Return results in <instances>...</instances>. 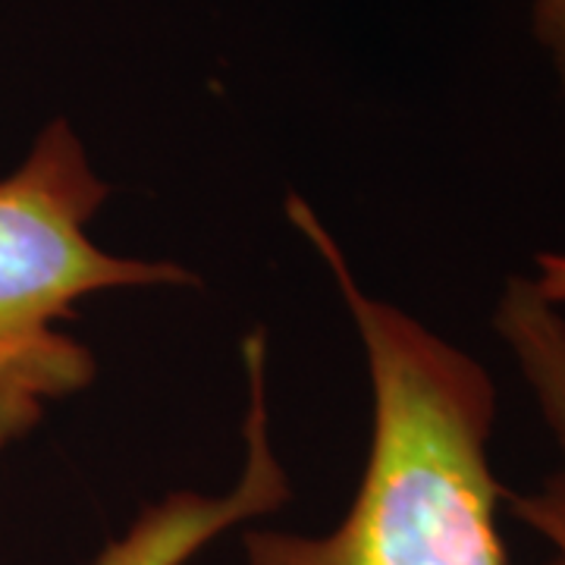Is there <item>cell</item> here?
Instances as JSON below:
<instances>
[{"instance_id":"6da1fadb","label":"cell","mask_w":565,"mask_h":565,"mask_svg":"<svg viewBox=\"0 0 565 565\" xmlns=\"http://www.w3.org/2000/svg\"><path fill=\"white\" fill-rule=\"evenodd\" d=\"M286 217L327 267L371 386V440L345 515L323 534L252 527L248 565H505L490 462L497 384L471 352L390 299L371 296L311 204Z\"/></svg>"},{"instance_id":"7a4b0ae2","label":"cell","mask_w":565,"mask_h":565,"mask_svg":"<svg viewBox=\"0 0 565 565\" xmlns=\"http://www.w3.org/2000/svg\"><path fill=\"white\" fill-rule=\"evenodd\" d=\"M107 199L110 185L66 117L44 122L0 177V452L95 384L98 359L70 330L85 299L199 282L177 262L95 243L92 223Z\"/></svg>"},{"instance_id":"3957f363","label":"cell","mask_w":565,"mask_h":565,"mask_svg":"<svg viewBox=\"0 0 565 565\" xmlns=\"http://www.w3.org/2000/svg\"><path fill=\"white\" fill-rule=\"evenodd\" d=\"M267 333L252 330L243 343L245 459L236 484L223 493L173 490L148 503L102 546L92 565H189L223 534L262 522L289 503L292 487L270 437Z\"/></svg>"},{"instance_id":"277c9868","label":"cell","mask_w":565,"mask_h":565,"mask_svg":"<svg viewBox=\"0 0 565 565\" xmlns=\"http://www.w3.org/2000/svg\"><path fill=\"white\" fill-rule=\"evenodd\" d=\"M493 333L519 367L559 465L527 493H503L509 512L546 544L544 565H565V311L531 277H509L493 308Z\"/></svg>"},{"instance_id":"5b68a950","label":"cell","mask_w":565,"mask_h":565,"mask_svg":"<svg viewBox=\"0 0 565 565\" xmlns=\"http://www.w3.org/2000/svg\"><path fill=\"white\" fill-rule=\"evenodd\" d=\"M531 25L565 98V0H531Z\"/></svg>"},{"instance_id":"8992f818","label":"cell","mask_w":565,"mask_h":565,"mask_svg":"<svg viewBox=\"0 0 565 565\" xmlns=\"http://www.w3.org/2000/svg\"><path fill=\"white\" fill-rule=\"evenodd\" d=\"M534 286L541 289V296L553 305L565 308V255L563 252H541L534 258Z\"/></svg>"}]
</instances>
